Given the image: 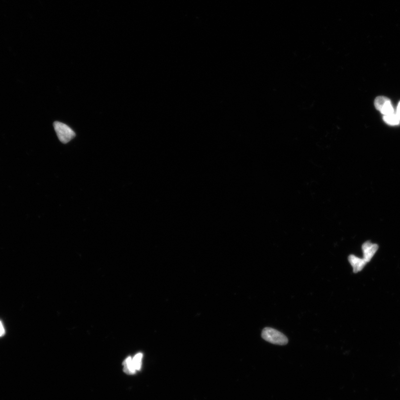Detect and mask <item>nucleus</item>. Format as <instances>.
Here are the masks:
<instances>
[{
	"instance_id": "1",
	"label": "nucleus",
	"mask_w": 400,
	"mask_h": 400,
	"mask_svg": "<svg viewBox=\"0 0 400 400\" xmlns=\"http://www.w3.org/2000/svg\"><path fill=\"white\" fill-rule=\"evenodd\" d=\"M262 338L272 344L285 345L288 343V339L285 335L271 327H266L263 330Z\"/></svg>"
},
{
	"instance_id": "2",
	"label": "nucleus",
	"mask_w": 400,
	"mask_h": 400,
	"mask_svg": "<svg viewBox=\"0 0 400 400\" xmlns=\"http://www.w3.org/2000/svg\"><path fill=\"white\" fill-rule=\"evenodd\" d=\"M53 127L59 140L63 144L69 143L75 137L76 134L74 131L69 126L62 122H54Z\"/></svg>"
},
{
	"instance_id": "3",
	"label": "nucleus",
	"mask_w": 400,
	"mask_h": 400,
	"mask_svg": "<svg viewBox=\"0 0 400 400\" xmlns=\"http://www.w3.org/2000/svg\"><path fill=\"white\" fill-rule=\"evenodd\" d=\"M374 104L377 110L380 111L384 116L393 114L395 113L392 102L388 98L384 97L376 98Z\"/></svg>"
},
{
	"instance_id": "4",
	"label": "nucleus",
	"mask_w": 400,
	"mask_h": 400,
	"mask_svg": "<svg viewBox=\"0 0 400 400\" xmlns=\"http://www.w3.org/2000/svg\"><path fill=\"white\" fill-rule=\"evenodd\" d=\"M378 245L371 243L370 241L363 243L362 246V250L363 253V259L367 263L369 262L378 250Z\"/></svg>"
},
{
	"instance_id": "5",
	"label": "nucleus",
	"mask_w": 400,
	"mask_h": 400,
	"mask_svg": "<svg viewBox=\"0 0 400 400\" xmlns=\"http://www.w3.org/2000/svg\"><path fill=\"white\" fill-rule=\"evenodd\" d=\"M348 260L353 267L354 273H357L358 272L362 271L367 264L363 258H359L354 254H350L348 257Z\"/></svg>"
},
{
	"instance_id": "6",
	"label": "nucleus",
	"mask_w": 400,
	"mask_h": 400,
	"mask_svg": "<svg viewBox=\"0 0 400 400\" xmlns=\"http://www.w3.org/2000/svg\"><path fill=\"white\" fill-rule=\"evenodd\" d=\"M124 371L127 374H134L136 371L133 362V358L128 357L123 362Z\"/></svg>"
},
{
	"instance_id": "7",
	"label": "nucleus",
	"mask_w": 400,
	"mask_h": 400,
	"mask_svg": "<svg viewBox=\"0 0 400 400\" xmlns=\"http://www.w3.org/2000/svg\"><path fill=\"white\" fill-rule=\"evenodd\" d=\"M383 119L386 124L392 126L398 125L400 122L395 113H393V114L384 116Z\"/></svg>"
},
{
	"instance_id": "8",
	"label": "nucleus",
	"mask_w": 400,
	"mask_h": 400,
	"mask_svg": "<svg viewBox=\"0 0 400 400\" xmlns=\"http://www.w3.org/2000/svg\"><path fill=\"white\" fill-rule=\"evenodd\" d=\"M143 354L142 353L136 354V355L133 358V362L136 371H138L142 368V359Z\"/></svg>"
},
{
	"instance_id": "9",
	"label": "nucleus",
	"mask_w": 400,
	"mask_h": 400,
	"mask_svg": "<svg viewBox=\"0 0 400 400\" xmlns=\"http://www.w3.org/2000/svg\"><path fill=\"white\" fill-rule=\"evenodd\" d=\"M4 333V329L2 324V322L0 321V336H2Z\"/></svg>"
},
{
	"instance_id": "10",
	"label": "nucleus",
	"mask_w": 400,
	"mask_h": 400,
	"mask_svg": "<svg viewBox=\"0 0 400 400\" xmlns=\"http://www.w3.org/2000/svg\"><path fill=\"white\" fill-rule=\"evenodd\" d=\"M395 113H396V115H397L398 117L399 118V120L400 121V102L399 103L398 108H397V112Z\"/></svg>"
}]
</instances>
